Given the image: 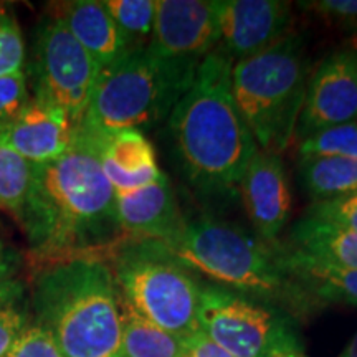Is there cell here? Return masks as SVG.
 <instances>
[{
	"mask_svg": "<svg viewBox=\"0 0 357 357\" xmlns=\"http://www.w3.org/2000/svg\"><path fill=\"white\" fill-rule=\"evenodd\" d=\"M334 155L357 160V121L326 128L305 137L300 144V158Z\"/></svg>",
	"mask_w": 357,
	"mask_h": 357,
	"instance_id": "25",
	"label": "cell"
},
{
	"mask_svg": "<svg viewBox=\"0 0 357 357\" xmlns=\"http://www.w3.org/2000/svg\"><path fill=\"white\" fill-rule=\"evenodd\" d=\"M231 66L222 47L208 53L167 118L181 169L200 194H234L258 151L231 95Z\"/></svg>",
	"mask_w": 357,
	"mask_h": 357,
	"instance_id": "2",
	"label": "cell"
},
{
	"mask_svg": "<svg viewBox=\"0 0 357 357\" xmlns=\"http://www.w3.org/2000/svg\"><path fill=\"white\" fill-rule=\"evenodd\" d=\"M6 357H65L56 341L42 324L32 318L15 339Z\"/></svg>",
	"mask_w": 357,
	"mask_h": 357,
	"instance_id": "26",
	"label": "cell"
},
{
	"mask_svg": "<svg viewBox=\"0 0 357 357\" xmlns=\"http://www.w3.org/2000/svg\"><path fill=\"white\" fill-rule=\"evenodd\" d=\"M114 211L119 230L131 238L169 242L185 223L164 172L139 189L114 192Z\"/></svg>",
	"mask_w": 357,
	"mask_h": 357,
	"instance_id": "15",
	"label": "cell"
},
{
	"mask_svg": "<svg viewBox=\"0 0 357 357\" xmlns=\"http://www.w3.org/2000/svg\"><path fill=\"white\" fill-rule=\"evenodd\" d=\"M86 136L95 142L101 167L114 192L139 189L162 176L154 147L141 131Z\"/></svg>",
	"mask_w": 357,
	"mask_h": 357,
	"instance_id": "16",
	"label": "cell"
},
{
	"mask_svg": "<svg viewBox=\"0 0 357 357\" xmlns=\"http://www.w3.org/2000/svg\"><path fill=\"white\" fill-rule=\"evenodd\" d=\"M284 263L289 273L310 281L321 298L342 300L357 305V270H341V268L319 265L294 257L291 253H284Z\"/></svg>",
	"mask_w": 357,
	"mask_h": 357,
	"instance_id": "21",
	"label": "cell"
},
{
	"mask_svg": "<svg viewBox=\"0 0 357 357\" xmlns=\"http://www.w3.org/2000/svg\"><path fill=\"white\" fill-rule=\"evenodd\" d=\"M273 357H306L301 351H284V352H276Z\"/></svg>",
	"mask_w": 357,
	"mask_h": 357,
	"instance_id": "34",
	"label": "cell"
},
{
	"mask_svg": "<svg viewBox=\"0 0 357 357\" xmlns=\"http://www.w3.org/2000/svg\"><path fill=\"white\" fill-rule=\"evenodd\" d=\"M162 243L184 266L252 300H276L288 289L291 273L284 253L234 223L215 218L185 222L174 238Z\"/></svg>",
	"mask_w": 357,
	"mask_h": 357,
	"instance_id": "6",
	"label": "cell"
},
{
	"mask_svg": "<svg viewBox=\"0 0 357 357\" xmlns=\"http://www.w3.org/2000/svg\"><path fill=\"white\" fill-rule=\"evenodd\" d=\"M220 45L231 60L257 55L287 35L291 3L280 0H213Z\"/></svg>",
	"mask_w": 357,
	"mask_h": 357,
	"instance_id": "12",
	"label": "cell"
},
{
	"mask_svg": "<svg viewBox=\"0 0 357 357\" xmlns=\"http://www.w3.org/2000/svg\"><path fill=\"white\" fill-rule=\"evenodd\" d=\"M109 268L123 301L142 318L178 337L199 329L202 287L162 242L131 238Z\"/></svg>",
	"mask_w": 357,
	"mask_h": 357,
	"instance_id": "7",
	"label": "cell"
},
{
	"mask_svg": "<svg viewBox=\"0 0 357 357\" xmlns=\"http://www.w3.org/2000/svg\"><path fill=\"white\" fill-rule=\"evenodd\" d=\"M32 310L65 357H123L121 294L106 261L86 253L42 268Z\"/></svg>",
	"mask_w": 357,
	"mask_h": 357,
	"instance_id": "3",
	"label": "cell"
},
{
	"mask_svg": "<svg viewBox=\"0 0 357 357\" xmlns=\"http://www.w3.org/2000/svg\"><path fill=\"white\" fill-rule=\"evenodd\" d=\"M58 20L101 66V71L131 52L102 2L77 0L61 7Z\"/></svg>",
	"mask_w": 357,
	"mask_h": 357,
	"instance_id": "17",
	"label": "cell"
},
{
	"mask_svg": "<svg viewBox=\"0 0 357 357\" xmlns=\"http://www.w3.org/2000/svg\"><path fill=\"white\" fill-rule=\"evenodd\" d=\"M32 321L25 284L12 278L0 283V357H6L15 339Z\"/></svg>",
	"mask_w": 357,
	"mask_h": 357,
	"instance_id": "24",
	"label": "cell"
},
{
	"mask_svg": "<svg viewBox=\"0 0 357 357\" xmlns=\"http://www.w3.org/2000/svg\"><path fill=\"white\" fill-rule=\"evenodd\" d=\"M306 10L318 13L326 20H331L342 29L356 32L357 30V0H314V2H300Z\"/></svg>",
	"mask_w": 357,
	"mask_h": 357,
	"instance_id": "30",
	"label": "cell"
},
{
	"mask_svg": "<svg viewBox=\"0 0 357 357\" xmlns=\"http://www.w3.org/2000/svg\"><path fill=\"white\" fill-rule=\"evenodd\" d=\"M356 121H357V119H356Z\"/></svg>",
	"mask_w": 357,
	"mask_h": 357,
	"instance_id": "36",
	"label": "cell"
},
{
	"mask_svg": "<svg viewBox=\"0 0 357 357\" xmlns=\"http://www.w3.org/2000/svg\"><path fill=\"white\" fill-rule=\"evenodd\" d=\"M307 68L305 40L294 33L234 61L231 95L258 149L278 155L289 146L305 102Z\"/></svg>",
	"mask_w": 357,
	"mask_h": 357,
	"instance_id": "5",
	"label": "cell"
},
{
	"mask_svg": "<svg viewBox=\"0 0 357 357\" xmlns=\"http://www.w3.org/2000/svg\"><path fill=\"white\" fill-rule=\"evenodd\" d=\"M25 42L15 19L0 13V77L24 71Z\"/></svg>",
	"mask_w": 357,
	"mask_h": 357,
	"instance_id": "27",
	"label": "cell"
},
{
	"mask_svg": "<svg viewBox=\"0 0 357 357\" xmlns=\"http://www.w3.org/2000/svg\"><path fill=\"white\" fill-rule=\"evenodd\" d=\"M20 225L38 255H86L121 231L114 189L95 142L82 129L68 153L33 166Z\"/></svg>",
	"mask_w": 357,
	"mask_h": 357,
	"instance_id": "1",
	"label": "cell"
},
{
	"mask_svg": "<svg viewBox=\"0 0 357 357\" xmlns=\"http://www.w3.org/2000/svg\"><path fill=\"white\" fill-rule=\"evenodd\" d=\"M123 357H181V337L137 314L121 298Z\"/></svg>",
	"mask_w": 357,
	"mask_h": 357,
	"instance_id": "20",
	"label": "cell"
},
{
	"mask_svg": "<svg viewBox=\"0 0 357 357\" xmlns=\"http://www.w3.org/2000/svg\"><path fill=\"white\" fill-rule=\"evenodd\" d=\"M100 75L101 66L56 17L40 26L33 50L35 100L65 111L82 126Z\"/></svg>",
	"mask_w": 357,
	"mask_h": 357,
	"instance_id": "9",
	"label": "cell"
},
{
	"mask_svg": "<svg viewBox=\"0 0 357 357\" xmlns=\"http://www.w3.org/2000/svg\"><path fill=\"white\" fill-rule=\"evenodd\" d=\"M305 217L357 231V190L337 199L312 202Z\"/></svg>",
	"mask_w": 357,
	"mask_h": 357,
	"instance_id": "28",
	"label": "cell"
},
{
	"mask_svg": "<svg viewBox=\"0 0 357 357\" xmlns=\"http://www.w3.org/2000/svg\"><path fill=\"white\" fill-rule=\"evenodd\" d=\"M78 134L79 126L65 111L30 98L12 121L0 126V142L38 166L68 153Z\"/></svg>",
	"mask_w": 357,
	"mask_h": 357,
	"instance_id": "13",
	"label": "cell"
},
{
	"mask_svg": "<svg viewBox=\"0 0 357 357\" xmlns=\"http://www.w3.org/2000/svg\"><path fill=\"white\" fill-rule=\"evenodd\" d=\"M220 45L213 0H155L149 48L171 60L202 63Z\"/></svg>",
	"mask_w": 357,
	"mask_h": 357,
	"instance_id": "10",
	"label": "cell"
},
{
	"mask_svg": "<svg viewBox=\"0 0 357 357\" xmlns=\"http://www.w3.org/2000/svg\"><path fill=\"white\" fill-rule=\"evenodd\" d=\"M181 357H234L202 329H195L181 337Z\"/></svg>",
	"mask_w": 357,
	"mask_h": 357,
	"instance_id": "31",
	"label": "cell"
},
{
	"mask_svg": "<svg viewBox=\"0 0 357 357\" xmlns=\"http://www.w3.org/2000/svg\"><path fill=\"white\" fill-rule=\"evenodd\" d=\"M33 166L0 142V211L20 223L32 184Z\"/></svg>",
	"mask_w": 357,
	"mask_h": 357,
	"instance_id": "22",
	"label": "cell"
},
{
	"mask_svg": "<svg viewBox=\"0 0 357 357\" xmlns=\"http://www.w3.org/2000/svg\"><path fill=\"white\" fill-rule=\"evenodd\" d=\"M20 263V253L3 240H0V283L15 278Z\"/></svg>",
	"mask_w": 357,
	"mask_h": 357,
	"instance_id": "32",
	"label": "cell"
},
{
	"mask_svg": "<svg viewBox=\"0 0 357 357\" xmlns=\"http://www.w3.org/2000/svg\"><path fill=\"white\" fill-rule=\"evenodd\" d=\"M349 42H351V48H349V50L357 52V30H356V32L351 33V40H349Z\"/></svg>",
	"mask_w": 357,
	"mask_h": 357,
	"instance_id": "35",
	"label": "cell"
},
{
	"mask_svg": "<svg viewBox=\"0 0 357 357\" xmlns=\"http://www.w3.org/2000/svg\"><path fill=\"white\" fill-rule=\"evenodd\" d=\"M291 255L319 265L357 270V231L303 217L291 230Z\"/></svg>",
	"mask_w": 357,
	"mask_h": 357,
	"instance_id": "18",
	"label": "cell"
},
{
	"mask_svg": "<svg viewBox=\"0 0 357 357\" xmlns=\"http://www.w3.org/2000/svg\"><path fill=\"white\" fill-rule=\"evenodd\" d=\"M102 6L131 50L149 45L154 29L155 0H105Z\"/></svg>",
	"mask_w": 357,
	"mask_h": 357,
	"instance_id": "23",
	"label": "cell"
},
{
	"mask_svg": "<svg viewBox=\"0 0 357 357\" xmlns=\"http://www.w3.org/2000/svg\"><path fill=\"white\" fill-rule=\"evenodd\" d=\"M199 65L159 56L147 47L131 50L101 71L79 129L105 136L158 126L189 91Z\"/></svg>",
	"mask_w": 357,
	"mask_h": 357,
	"instance_id": "4",
	"label": "cell"
},
{
	"mask_svg": "<svg viewBox=\"0 0 357 357\" xmlns=\"http://www.w3.org/2000/svg\"><path fill=\"white\" fill-rule=\"evenodd\" d=\"M238 189L258 238L268 245L276 243L291 211L288 177L280 155L258 149L245 169Z\"/></svg>",
	"mask_w": 357,
	"mask_h": 357,
	"instance_id": "14",
	"label": "cell"
},
{
	"mask_svg": "<svg viewBox=\"0 0 357 357\" xmlns=\"http://www.w3.org/2000/svg\"><path fill=\"white\" fill-rule=\"evenodd\" d=\"M339 357H357V333H356V336L351 339V342L346 346V349L342 351V354Z\"/></svg>",
	"mask_w": 357,
	"mask_h": 357,
	"instance_id": "33",
	"label": "cell"
},
{
	"mask_svg": "<svg viewBox=\"0 0 357 357\" xmlns=\"http://www.w3.org/2000/svg\"><path fill=\"white\" fill-rule=\"evenodd\" d=\"M357 119V52L341 50L326 56L307 82L296 124L301 137Z\"/></svg>",
	"mask_w": 357,
	"mask_h": 357,
	"instance_id": "11",
	"label": "cell"
},
{
	"mask_svg": "<svg viewBox=\"0 0 357 357\" xmlns=\"http://www.w3.org/2000/svg\"><path fill=\"white\" fill-rule=\"evenodd\" d=\"M301 184L312 202L331 200L357 190V160L334 155H307L298 164Z\"/></svg>",
	"mask_w": 357,
	"mask_h": 357,
	"instance_id": "19",
	"label": "cell"
},
{
	"mask_svg": "<svg viewBox=\"0 0 357 357\" xmlns=\"http://www.w3.org/2000/svg\"><path fill=\"white\" fill-rule=\"evenodd\" d=\"M30 101L25 71L0 77V126L12 121Z\"/></svg>",
	"mask_w": 357,
	"mask_h": 357,
	"instance_id": "29",
	"label": "cell"
},
{
	"mask_svg": "<svg viewBox=\"0 0 357 357\" xmlns=\"http://www.w3.org/2000/svg\"><path fill=\"white\" fill-rule=\"evenodd\" d=\"M199 328L234 357H273L301 351L293 324L280 311L218 284L204 287Z\"/></svg>",
	"mask_w": 357,
	"mask_h": 357,
	"instance_id": "8",
	"label": "cell"
}]
</instances>
